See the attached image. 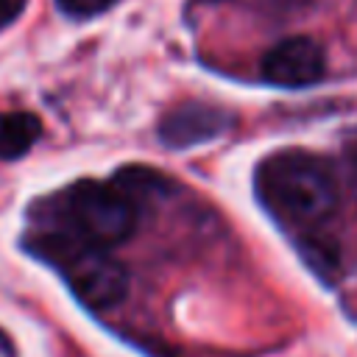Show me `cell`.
<instances>
[{"label":"cell","instance_id":"6da1fadb","mask_svg":"<svg viewBox=\"0 0 357 357\" xmlns=\"http://www.w3.org/2000/svg\"><path fill=\"white\" fill-rule=\"evenodd\" d=\"M257 195L284 223L315 229L337 206V184L329 165L304 151H282L259 162Z\"/></svg>","mask_w":357,"mask_h":357},{"label":"cell","instance_id":"8fae6325","mask_svg":"<svg viewBox=\"0 0 357 357\" xmlns=\"http://www.w3.org/2000/svg\"><path fill=\"white\" fill-rule=\"evenodd\" d=\"M206 3H220V0H206Z\"/></svg>","mask_w":357,"mask_h":357},{"label":"cell","instance_id":"30bf717a","mask_svg":"<svg viewBox=\"0 0 357 357\" xmlns=\"http://www.w3.org/2000/svg\"><path fill=\"white\" fill-rule=\"evenodd\" d=\"M351 167H354V173H357V145L351 148Z\"/></svg>","mask_w":357,"mask_h":357},{"label":"cell","instance_id":"3957f363","mask_svg":"<svg viewBox=\"0 0 357 357\" xmlns=\"http://www.w3.org/2000/svg\"><path fill=\"white\" fill-rule=\"evenodd\" d=\"M73 293L92 310H112L128 293V271L100 245H67L56 251Z\"/></svg>","mask_w":357,"mask_h":357},{"label":"cell","instance_id":"7a4b0ae2","mask_svg":"<svg viewBox=\"0 0 357 357\" xmlns=\"http://www.w3.org/2000/svg\"><path fill=\"white\" fill-rule=\"evenodd\" d=\"M70 218L86 243L112 248L134 231L137 204L114 181H81L70 192Z\"/></svg>","mask_w":357,"mask_h":357},{"label":"cell","instance_id":"52a82bcc","mask_svg":"<svg viewBox=\"0 0 357 357\" xmlns=\"http://www.w3.org/2000/svg\"><path fill=\"white\" fill-rule=\"evenodd\" d=\"M114 184L134 201L139 204L142 198H156L159 192H167V181L148 170L145 165H131V167H123L117 176H114Z\"/></svg>","mask_w":357,"mask_h":357},{"label":"cell","instance_id":"5b68a950","mask_svg":"<svg viewBox=\"0 0 357 357\" xmlns=\"http://www.w3.org/2000/svg\"><path fill=\"white\" fill-rule=\"evenodd\" d=\"M231 126V114L212 103H181L162 117L159 137L167 148H195L220 137Z\"/></svg>","mask_w":357,"mask_h":357},{"label":"cell","instance_id":"277c9868","mask_svg":"<svg viewBox=\"0 0 357 357\" xmlns=\"http://www.w3.org/2000/svg\"><path fill=\"white\" fill-rule=\"evenodd\" d=\"M324 73H326L324 47L310 36L282 39L262 56V78L276 86H287V89L310 86L318 84Z\"/></svg>","mask_w":357,"mask_h":357},{"label":"cell","instance_id":"9c48e42d","mask_svg":"<svg viewBox=\"0 0 357 357\" xmlns=\"http://www.w3.org/2000/svg\"><path fill=\"white\" fill-rule=\"evenodd\" d=\"M22 6H25V0H0V31L20 17Z\"/></svg>","mask_w":357,"mask_h":357},{"label":"cell","instance_id":"8992f818","mask_svg":"<svg viewBox=\"0 0 357 357\" xmlns=\"http://www.w3.org/2000/svg\"><path fill=\"white\" fill-rule=\"evenodd\" d=\"M42 134V123L31 112H11L0 117V159L11 162L25 156Z\"/></svg>","mask_w":357,"mask_h":357},{"label":"cell","instance_id":"ba28073f","mask_svg":"<svg viewBox=\"0 0 357 357\" xmlns=\"http://www.w3.org/2000/svg\"><path fill=\"white\" fill-rule=\"evenodd\" d=\"M114 0H56V6L67 14V17H75V20H86V17H95L100 11H106Z\"/></svg>","mask_w":357,"mask_h":357}]
</instances>
